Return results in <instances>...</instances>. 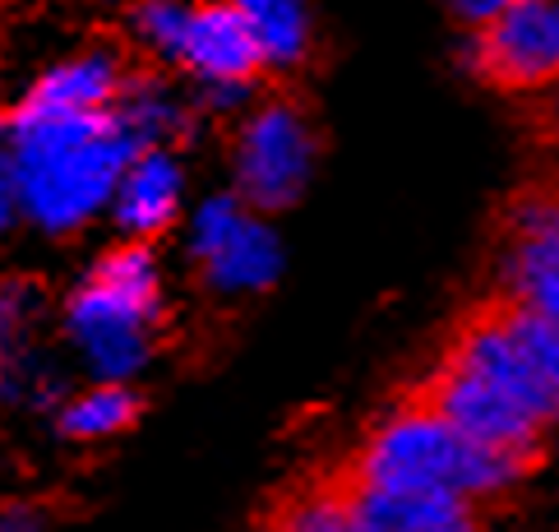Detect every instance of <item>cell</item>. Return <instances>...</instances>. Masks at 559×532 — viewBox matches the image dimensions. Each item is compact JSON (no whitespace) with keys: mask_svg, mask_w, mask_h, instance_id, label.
I'll return each mask as SVG.
<instances>
[{"mask_svg":"<svg viewBox=\"0 0 559 532\" xmlns=\"http://www.w3.org/2000/svg\"><path fill=\"white\" fill-rule=\"evenodd\" d=\"M277 532H356L347 496H301Z\"/></svg>","mask_w":559,"mask_h":532,"instance_id":"obj_17","label":"cell"},{"mask_svg":"<svg viewBox=\"0 0 559 532\" xmlns=\"http://www.w3.org/2000/svg\"><path fill=\"white\" fill-rule=\"evenodd\" d=\"M347 509L356 532H476L472 500L457 496H389V490L352 486Z\"/></svg>","mask_w":559,"mask_h":532,"instance_id":"obj_12","label":"cell"},{"mask_svg":"<svg viewBox=\"0 0 559 532\" xmlns=\"http://www.w3.org/2000/svg\"><path fill=\"white\" fill-rule=\"evenodd\" d=\"M0 532H37V515L33 509H10V515H0Z\"/></svg>","mask_w":559,"mask_h":532,"instance_id":"obj_21","label":"cell"},{"mask_svg":"<svg viewBox=\"0 0 559 532\" xmlns=\"http://www.w3.org/2000/svg\"><path fill=\"white\" fill-rule=\"evenodd\" d=\"M314 172V130L310 116L277 97L259 107L236 144V200L250 213H277L301 200Z\"/></svg>","mask_w":559,"mask_h":532,"instance_id":"obj_4","label":"cell"},{"mask_svg":"<svg viewBox=\"0 0 559 532\" xmlns=\"http://www.w3.org/2000/svg\"><path fill=\"white\" fill-rule=\"evenodd\" d=\"M176 61H186L199 79H213L217 88H246L259 70H269L236 0H204V5L186 10Z\"/></svg>","mask_w":559,"mask_h":532,"instance_id":"obj_8","label":"cell"},{"mask_svg":"<svg viewBox=\"0 0 559 532\" xmlns=\"http://www.w3.org/2000/svg\"><path fill=\"white\" fill-rule=\"evenodd\" d=\"M190 250L204 283L223 297H246V292H264L277 269H283V246L277 236L254 218L241 200H209L199 209Z\"/></svg>","mask_w":559,"mask_h":532,"instance_id":"obj_5","label":"cell"},{"mask_svg":"<svg viewBox=\"0 0 559 532\" xmlns=\"http://www.w3.org/2000/svg\"><path fill=\"white\" fill-rule=\"evenodd\" d=\"M246 14V24L254 33L264 66H301L310 51V14L306 0H236Z\"/></svg>","mask_w":559,"mask_h":532,"instance_id":"obj_13","label":"cell"},{"mask_svg":"<svg viewBox=\"0 0 559 532\" xmlns=\"http://www.w3.org/2000/svg\"><path fill=\"white\" fill-rule=\"evenodd\" d=\"M116 200V223H121L134 241H148V236H163L176 218V204H181V172H176L171 153L163 149H139L130 157V167L121 172V181L111 190Z\"/></svg>","mask_w":559,"mask_h":532,"instance_id":"obj_11","label":"cell"},{"mask_svg":"<svg viewBox=\"0 0 559 532\" xmlns=\"http://www.w3.org/2000/svg\"><path fill=\"white\" fill-rule=\"evenodd\" d=\"M518 463L509 454L467 440L426 403L403 407L366 440L356 486L389 490V496H457L481 500L518 482Z\"/></svg>","mask_w":559,"mask_h":532,"instance_id":"obj_2","label":"cell"},{"mask_svg":"<svg viewBox=\"0 0 559 532\" xmlns=\"http://www.w3.org/2000/svg\"><path fill=\"white\" fill-rule=\"evenodd\" d=\"M139 417V399L126 385L97 380L93 389H84L74 403H66L61 412V430L70 440H107L121 436V430Z\"/></svg>","mask_w":559,"mask_h":532,"instance_id":"obj_14","label":"cell"},{"mask_svg":"<svg viewBox=\"0 0 559 532\" xmlns=\"http://www.w3.org/2000/svg\"><path fill=\"white\" fill-rule=\"evenodd\" d=\"M14 130V200L47 232L88 223L111 200L130 157L144 149L121 121V111L97 116H47V121H10Z\"/></svg>","mask_w":559,"mask_h":532,"instance_id":"obj_1","label":"cell"},{"mask_svg":"<svg viewBox=\"0 0 559 532\" xmlns=\"http://www.w3.org/2000/svg\"><path fill=\"white\" fill-rule=\"evenodd\" d=\"M126 97V66L116 51H84L47 70L10 121H47V116H97Z\"/></svg>","mask_w":559,"mask_h":532,"instance_id":"obj_10","label":"cell"},{"mask_svg":"<svg viewBox=\"0 0 559 532\" xmlns=\"http://www.w3.org/2000/svg\"><path fill=\"white\" fill-rule=\"evenodd\" d=\"M14 172H10V157H0V227L10 223V213H14Z\"/></svg>","mask_w":559,"mask_h":532,"instance_id":"obj_19","label":"cell"},{"mask_svg":"<svg viewBox=\"0 0 559 532\" xmlns=\"http://www.w3.org/2000/svg\"><path fill=\"white\" fill-rule=\"evenodd\" d=\"M499 320H504L509 329V339L518 343V352L527 357L532 366V376L536 385H542L546 393V403L555 412V422H559V324L546 320V315H536L527 306H499Z\"/></svg>","mask_w":559,"mask_h":532,"instance_id":"obj_15","label":"cell"},{"mask_svg":"<svg viewBox=\"0 0 559 532\" xmlns=\"http://www.w3.org/2000/svg\"><path fill=\"white\" fill-rule=\"evenodd\" d=\"M542 121H546V130L559 140V79H555V84H546V97H542Z\"/></svg>","mask_w":559,"mask_h":532,"instance_id":"obj_20","label":"cell"},{"mask_svg":"<svg viewBox=\"0 0 559 532\" xmlns=\"http://www.w3.org/2000/svg\"><path fill=\"white\" fill-rule=\"evenodd\" d=\"M509 283L518 306L559 324V194H532L513 209Z\"/></svg>","mask_w":559,"mask_h":532,"instance_id":"obj_9","label":"cell"},{"mask_svg":"<svg viewBox=\"0 0 559 532\" xmlns=\"http://www.w3.org/2000/svg\"><path fill=\"white\" fill-rule=\"evenodd\" d=\"M476 74L504 93H532L559 79V5L513 0L476 28Z\"/></svg>","mask_w":559,"mask_h":532,"instance_id":"obj_6","label":"cell"},{"mask_svg":"<svg viewBox=\"0 0 559 532\" xmlns=\"http://www.w3.org/2000/svg\"><path fill=\"white\" fill-rule=\"evenodd\" d=\"M421 403L430 412H439L453 430H463L467 440L495 449V454H509L518 463H527L536 440H542V422H536L527 407H518L509 393H499L495 385L457 370L453 362L435 370Z\"/></svg>","mask_w":559,"mask_h":532,"instance_id":"obj_7","label":"cell"},{"mask_svg":"<svg viewBox=\"0 0 559 532\" xmlns=\"http://www.w3.org/2000/svg\"><path fill=\"white\" fill-rule=\"evenodd\" d=\"M157 320H163V287H157V260L144 241L107 250L66 310L74 347L84 352L93 376L111 385H121L148 362Z\"/></svg>","mask_w":559,"mask_h":532,"instance_id":"obj_3","label":"cell"},{"mask_svg":"<svg viewBox=\"0 0 559 532\" xmlns=\"http://www.w3.org/2000/svg\"><path fill=\"white\" fill-rule=\"evenodd\" d=\"M444 5L463 19V24H472V28H481V24H490V19L499 14V10H509L513 0H444Z\"/></svg>","mask_w":559,"mask_h":532,"instance_id":"obj_18","label":"cell"},{"mask_svg":"<svg viewBox=\"0 0 559 532\" xmlns=\"http://www.w3.org/2000/svg\"><path fill=\"white\" fill-rule=\"evenodd\" d=\"M134 28L139 37L163 51V56H181V33H186V5L181 0H144L134 10Z\"/></svg>","mask_w":559,"mask_h":532,"instance_id":"obj_16","label":"cell"}]
</instances>
